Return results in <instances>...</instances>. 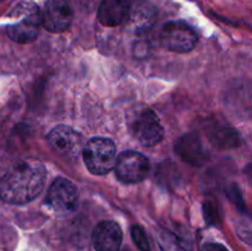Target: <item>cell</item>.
I'll use <instances>...</instances> for the list:
<instances>
[{"label":"cell","mask_w":252,"mask_h":251,"mask_svg":"<svg viewBox=\"0 0 252 251\" xmlns=\"http://www.w3.org/2000/svg\"><path fill=\"white\" fill-rule=\"evenodd\" d=\"M41 14L42 25L53 33L65 31L73 21V11L66 0H48Z\"/></svg>","instance_id":"7"},{"label":"cell","mask_w":252,"mask_h":251,"mask_svg":"<svg viewBox=\"0 0 252 251\" xmlns=\"http://www.w3.org/2000/svg\"><path fill=\"white\" fill-rule=\"evenodd\" d=\"M83 157L89 171L105 175L116 166V147L110 139L93 138L84 147Z\"/></svg>","instance_id":"2"},{"label":"cell","mask_w":252,"mask_h":251,"mask_svg":"<svg viewBox=\"0 0 252 251\" xmlns=\"http://www.w3.org/2000/svg\"><path fill=\"white\" fill-rule=\"evenodd\" d=\"M16 15L22 17L19 22L7 27V36L17 43H30L39 33L42 14L33 4H22L17 6Z\"/></svg>","instance_id":"3"},{"label":"cell","mask_w":252,"mask_h":251,"mask_svg":"<svg viewBox=\"0 0 252 251\" xmlns=\"http://www.w3.org/2000/svg\"><path fill=\"white\" fill-rule=\"evenodd\" d=\"M93 244L96 251H118L122 244V230L112 220L101 221L93 234Z\"/></svg>","instance_id":"10"},{"label":"cell","mask_w":252,"mask_h":251,"mask_svg":"<svg viewBox=\"0 0 252 251\" xmlns=\"http://www.w3.org/2000/svg\"><path fill=\"white\" fill-rule=\"evenodd\" d=\"M160 246L164 251H185L184 243L169 230H162L160 233Z\"/></svg>","instance_id":"14"},{"label":"cell","mask_w":252,"mask_h":251,"mask_svg":"<svg viewBox=\"0 0 252 251\" xmlns=\"http://www.w3.org/2000/svg\"><path fill=\"white\" fill-rule=\"evenodd\" d=\"M133 0H102L98 9V20L103 26L116 27L129 20Z\"/></svg>","instance_id":"9"},{"label":"cell","mask_w":252,"mask_h":251,"mask_svg":"<svg viewBox=\"0 0 252 251\" xmlns=\"http://www.w3.org/2000/svg\"><path fill=\"white\" fill-rule=\"evenodd\" d=\"M162 46L171 52L186 53L197 43V34L189 25L182 21L167 22L160 33Z\"/></svg>","instance_id":"4"},{"label":"cell","mask_w":252,"mask_h":251,"mask_svg":"<svg viewBox=\"0 0 252 251\" xmlns=\"http://www.w3.org/2000/svg\"><path fill=\"white\" fill-rule=\"evenodd\" d=\"M47 203L57 213H69L76 208L78 191L73 182L59 177L53 184L47 196Z\"/></svg>","instance_id":"6"},{"label":"cell","mask_w":252,"mask_h":251,"mask_svg":"<svg viewBox=\"0 0 252 251\" xmlns=\"http://www.w3.org/2000/svg\"><path fill=\"white\" fill-rule=\"evenodd\" d=\"M48 142L57 153L74 155L80 149L81 137L68 126H57L48 134Z\"/></svg>","instance_id":"11"},{"label":"cell","mask_w":252,"mask_h":251,"mask_svg":"<svg viewBox=\"0 0 252 251\" xmlns=\"http://www.w3.org/2000/svg\"><path fill=\"white\" fill-rule=\"evenodd\" d=\"M148 172L149 161L138 152H123L116 161V175L125 184H138L148 176Z\"/></svg>","instance_id":"5"},{"label":"cell","mask_w":252,"mask_h":251,"mask_svg":"<svg viewBox=\"0 0 252 251\" xmlns=\"http://www.w3.org/2000/svg\"><path fill=\"white\" fill-rule=\"evenodd\" d=\"M46 169L38 160L29 159L14 165L0 182V197L12 204L31 202L42 192Z\"/></svg>","instance_id":"1"},{"label":"cell","mask_w":252,"mask_h":251,"mask_svg":"<svg viewBox=\"0 0 252 251\" xmlns=\"http://www.w3.org/2000/svg\"><path fill=\"white\" fill-rule=\"evenodd\" d=\"M209 138L214 145L221 148V149L238 147L240 144L239 133L228 126H212L211 130H209Z\"/></svg>","instance_id":"13"},{"label":"cell","mask_w":252,"mask_h":251,"mask_svg":"<svg viewBox=\"0 0 252 251\" xmlns=\"http://www.w3.org/2000/svg\"><path fill=\"white\" fill-rule=\"evenodd\" d=\"M201 251H229L225 246H223L221 244L217 243H209L206 245L202 246Z\"/></svg>","instance_id":"16"},{"label":"cell","mask_w":252,"mask_h":251,"mask_svg":"<svg viewBox=\"0 0 252 251\" xmlns=\"http://www.w3.org/2000/svg\"><path fill=\"white\" fill-rule=\"evenodd\" d=\"M133 132L137 139L147 147H153L164 138V128L153 111L145 110L139 113L133 125Z\"/></svg>","instance_id":"8"},{"label":"cell","mask_w":252,"mask_h":251,"mask_svg":"<svg viewBox=\"0 0 252 251\" xmlns=\"http://www.w3.org/2000/svg\"><path fill=\"white\" fill-rule=\"evenodd\" d=\"M132 238L140 251H150L147 235H145L144 230L139 225H134L132 228Z\"/></svg>","instance_id":"15"},{"label":"cell","mask_w":252,"mask_h":251,"mask_svg":"<svg viewBox=\"0 0 252 251\" xmlns=\"http://www.w3.org/2000/svg\"><path fill=\"white\" fill-rule=\"evenodd\" d=\"M177 154L192 165H201L206 161V152L197 134H186L175 144Z\"/></svg>","instance_id":"12"},{"label":"cell","mask_w":252,"mask_h":251,"mask_svg":"<svg viewBox=\"0 0 252 251\" xmlns=\"http://www.w3.org/2000/svg\"><path fill=\"white\" fill-rule=\"evenodd\" d=\"M246 174H248L249 181H250L251 185H252V162H251V164H249L248 169H246Z\"/></svg>","instance_id":"17"},{"label":"cell","mask_w":252,"mask_h":251,"mask_svg":"<svg viewBox=\"0 0 252 251\" xmlns=\"http://www.w3.org/2000/svg\"><path fill=\"white\" fill-rule=\"evenodd\" d=\"M126 251H127V250H126Z\"/></svg>","instance_id":"18"}]
</instances>
